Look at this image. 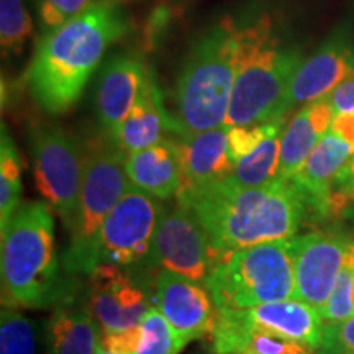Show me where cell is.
Here are the masks:
<instances>
[{
  "label": "cell",
  "instance_id": "74e56055",
  "mask_svg": "<svg viewBox=\"0 0 354 354\" xmlns=\"http://www.w3.org/2000/svg\"><path fill=\"white\" fill-rule=\"evenodd\" d=\"M353 304H354V290H353Z\"/></svg>",
  "mask_w": 354,
  "mask_h": 354
},
{
  "label": "cell",
  "instance_id": "5bb4252c",
  "mask_svg": "<svg viewBox=\"0 0 354 354\" xmlns=\"http://www.w3.org/2000/svg\"><path fill=\"white\" fill-rule=\"evenodd\" d=\"M354 73V48L343 35L330 38L299 66L286 97V113L320 100Z\"/></svg>",
  "mask_w": 354,
  "mask_h": 354
},
{
  "label": "cell",
  "instance_id": "7402d4cb",
  "mask_svg": "<svg viewBox=\"0 0 354 354\" xmlns=\"http://www.w3.org/2000/svg\"><path fill=\"white\" fill-rule=\"evenodd\" d=\"M127 174L131 185L159 201L177 196L183 184V165L177 140L165 138L149 148L128 153Z\"/></svg>",
  "mask_w": 354,
  "mask_h": 354
},
{
  "label": "cell",
  "instance_id": "4fadbf2b",
  "mask_svg": "<svg viewBox=\"0 0 354 354\" xmlns=\"http://www.w3.org/2000/svg\"><path fill=\"white\" fill-rule=\"evenodd\" d=\"M154 307L187 343L214 333L216 308L202 282L162 269L154 286Z\"/></svg>",
  "mask_w": 354,
  "mask_h": 354
},
{
  "label": "cell",
  "instance_id": "f546056e",
  "mask_svg": "<svg viewBox=\"0 0 354 354\" xmlns=\"http://www.w3.org/2000/svg\"><path fill=\"white\" fill-rule=\"evenodd\" d=\"M286 125V118L268 122V123H254V125H241V127H227L228 128V145L230 153L234 161L254 151L263 141L272 135L274 131L282 130Z\"/></svg>",
  "mask_w": 354,
  "mask_h": 354
},
{
  "label": "cell",
  "instance_id": "d6a6232c",
  "mask_svg": "<svg viewBox=\"0 0 354 354\" xmlns=\"http://www.w3.org/2000/svg\"><path fill=\"white\" fill-rule=\"evenodd\" d=\"M141 338V325L138 328H133L128 331H120V333L102 335L100 348L107 349L112 353L120 354H133L136 346H138Z\"/></svg>",
  "mask_w": 354,
  "mask_h": 354
},
{
  "label": "cell",
  "instance_id": "44dd1931",
  "mask_svg": "<svg viewBox=\"0 0 354 354\" xmlns=\"http://www.w3.org/2000/svg\"><path fill=\"white\" fill-rule=\"evenodd\" d=\"M167 130L174 133V120L172 115L167 113L161 88L149 71L131 112L123 120L113 138L128 154L162 141Z\"/></svg>",
  "mask_w": 354,
  "mask_h": 354
},
{
  "label": "cell",
  "instance_id": "e575fe53",
  "mask_svg": "<svg viewBox=\"0 0 354 354\" xmlns=\"http://www.w3.org/2000/svg\"><path fill=\"white\" fill-rule=\"evenodd\" d=\"M330 130H333L336 135L342 136L354 154V112L335 115Z\"/></svg>",
  "mask_w": 354,
  "mask_h": 354
},
{
  "label": "cell",
  "instance_id": "7c38bea8",
  "mask_svg": "<svg viewBox=\"0 0 354 354\" xmlns=\"http://www.w3.org/2000/svg\"><path fill=\"white\" fill-rule=\"evenodd\" d=\"M349 243L333 232H310L292 238L295 299L320 312L342 271Z\"/></svg>",
  "mask_w": 354,
  "mask_h": 354
},
{
  "label": "cell",
  "instance_id": "4dcf8cb0",
  "mask_svg": "<svg viewBox=\"0 0 354 354\" xmlns=\"http://www.w3.org/2000/svg\"><path fill=\"white\" fill-rule=\"evenodd\" d=\"M354 351V315L336 323H325L322 343L315 354H348Z\"/></svg>",
  "mask_w": 354,
  "mask_h": 354
},
{
  "label": "cell",
  "instance_id": "ac0fdd59",
  "mask_svg": "<svg viewBox=\"0 0 354 354\" xmlns=\"http://www.w3.org/2000/svg\"><path fill=\"white\" fill-rule=\"evenodd\" d=\"M102 331L97 323L87 290L86 297L71 289L55 305L46 325V354H95Z\"/></svg>",
  "mask_w": 354,
  "mask_h": 354
},
{
  "label": "cell",
  "instance_id": "9c48e42d",
  "mask_svg": "<svg viewBox=\"0 0 354 354\" xmlns=\"http://www.w3.org/2000/svg\"><path fill=\"white\" fill-rule=\"evenodd\" d=\"M158 274L145 264H99L88 272L87 297L102 335L138 328L154 305Z\"/></svg>",
  "mask_w": 354,
  "mask_h": 354
},
{
  "label": "cell",
  "instance_id": "83f0119b",
  "mask_svg": "<svg viewBox=\"0 0 354 354\" xmlns=\"http://www.w3.org/2000/svg\"><path fill=\"white\" fill-rule=\"evenodd\" d=\"M354 290V243L348 246L346 256H344L342 271H339L336 282L331 290L328 300L320 308V315L325 323H336L346 320L354 315L353 304Z\"/></svg>",
  "mask_w": 354,
  "mask_h": 354
},
{
  "label": "cell",
  "instance_id": "277c9868",
  "mask_svg": "<svg viewBox=\"0 0 354 354\" xmlns=\"http://www.w3.org/2000/svg\"><path fill=\"white\" fill-rule=\"evenodd\" d=\"M240 59L236 19L223 17L194 43L176 87L174 133L179 136L223 127Z\"/></svg>",
  "mask_w": 354,
  "mask_h": 354
},
{
  "label": "cell",
  "instance_id": "8fae6325",
  "mask_svg": "<svg viewBox=\"0 0 354 354\" xmlns=\"http://www.w3.org/2000/svg\"><path fill=\"white\" fill-rule=\"evenodd\" d=\"M161 209L156 197L130 185L102 223L92 251L91 272L99 264L131 266L145 261Z\"/></svg>",
  "mask_w": 354,
  "mask_h": 354
},
{
  "label": "cell",
  "instance_id": "52a82bcc",
  "mask_svg": "<svg viewBox=\"0 0 354 354\" xmlns=\"http://www.w3.org/2000/svg\"><path fill=\"white\" fill-rule=\"evenodd\" d=\"M127 156L120 145L107 133L84 154L77 223L63 256L66 272H91L92 251L102 223L131 185L127 174Z\"/></svg>",
  "mask_w": 354,
  "mask_h": 354
},
{
  "label": "cell",
  "instance_id": "603a6c76",
  "mask_svg": "<svg viewBox=\"0 0 354 354\" xmlns=\"http://www.w3.org/2000/svg\"><path fill=\"white\" fill-rule=\"evenodd\" d=\"M284 128L269 135L254 151L238 159L233 174L228 177L227 183L238 187H261L276 180Z\"/></svg>",
  "mask_w": 354,
  "mask_h": 354
},
{
  "label": "cell",
  "instance_id": "d6986e66",
  "mask_svg": "<svg viewBox=\"0 0 354 354\" xmlns=\"http://www.w3.org/2000/svg\"><path fill=\"white\" fill-rule=\"evenodd\" d=\"M351 156V148L342 136L336 135L333 130L325 133L299 174L290 180L299 190L305 209L318 216L330 215L333 180Z\"/></svg>",
  "mask_w": 354,
  "mask_h": 354
},
{
  "label": "cell",
  "instance_id": "30bf717a",
  "mask_svg": "<svg viewBox=\"0 0 354 354\" xmlns=\"http://www.w3.org/2000/svg\"><path fill=\"white\" fill-rule=\"evenodd\" d=\"M218 259L197 215L176 202L161 209L151 248L141 264L154 274L167 269L203 284Z\"/></svg>",
  "mask_w": 354,
  "mask_h": 354
},
{
  "label": "cell",
  "instance_id": "8d00e7d4",
  "mask_svg": "<svg viewBox=\"0 0 354 354\" xmlns=\"http://www.w3.org/2000/svg\"><path fill=\"white\" fill-rule=\"evenodd\" d=\"M95 354H120V353H112V351H107V349H104V348H99V351H97Z\"/></svg>",
  "mask_w": 354,
  "mask_h": 354
},
{
  "label": "cell",
  "instance_id": "ffe728a7",
  "mask_svg": "<svg viewBox=\"0 0 354 354\" xmlns=\"http://www.w3.org/2000/svg\"><path fill=\"white\" fill-rule=\"evenodd\" d=\"M335 112L326 97L304 105L287 123L281 138L277 179L290 183L325 133L330 130Z\"/></svg>",
  "mask_w": 354,
  "mask_h": 354
},
{
  "label": "cell",
  "instance_id": "f35d334b",
  "mask_svg": "<svg viewBox=\"0 0 354 354\" xmlns=\"http://www.w3.org/2000/svg\"><path fill=\"white\" fill-rule=\"evenodd\" d=\"M348 354H354V351H351V353H348Z\"/></svg>",
  "mask_w": 354,
  "mask_h": 354
},
{
  "label": "cell",
  "instance_id": "4316f807",
  "mask_svg": "<svg viewBox=\"0 0 354 354\" xmlns=\"http://www.w3.org/2000/svg\"><path fill=\"white\" fill-rule=\"evenodd\" d=\"M35 325L17 310V305L3 304L0 315V354H35Z\"/></svg>",
  "mask_w": 354,
  "mask_h": 354
},
{
  "label": "cell",
  "instance_id": "8992f818",
  "mask_svg": "<svg viewBox=\"0 0 354 354\" xmlns=\"http://www.w3.org/2000/svg\"><path fill=\"white\" fill-rule=\"evenodd\" d=\"M203 286L216 308L243 310L295 299L292 240L259 243L221 256Z\"/></svg>",
  "mask_w": 354,
  "mask_h": 354
},
{
  "label": "cell",
  "instance_id": "f1b7e54d",
  "mask_svg": "<svg viewBox=\"0 0 354 354\" xmlns=\"http://www.w3.org/2000/svg\"><path fill=\"white\" fill-rule=\"evenodd\" d=\"M94 3V0H38L37 10L41 37L61 28Z\"/></svg>",
  "mask_w": 354,
  "mask_h": 354
},
{
  "label": "cell",
  "instance_id": "5b68a950",
  "mask_svg": "<svg viewBox=\"0 0 354 354\" xmlns=\"http://www.w3.org/2000/svg\"><path fill=\"white\" fill-rule=\"evenodd\" d=\"M51 205L26 202L2 233L3 300L28 308L57 305L73 287L59 276Z\"/></svg>",
  "mask_w": 354,
  "mask_h": 354
},
{
  "label": "cell",
  "instance_id": "2e32d148",
  "mask_svg": "<svg viewBox=\"0 0 354 354\" xmlns=\"http://www.w3.org/2000/svg\"><path fill=\"white\" fill-rule=\"evenodd\" d=\"M177 146L183 165V184L179 192L209 187L223 183L233 174L236 161L230 153L228 128L225 125L196 135L180 136Z\"/></svg>",
  "mask_w": 354,
  "mask_h": 354
},
{
  "label": "cell",
  "instance_id": "7a4b0ae2",
  "mask_svg": "<svg viewBox=\"0 0 354 354\" xmlns=\"http://www.w3.org/2000/svg\"><path fill=\"white\" fill-rule=\"evenodd\" d=\"M128 30L125 12L115 3L95 2L76 19L39 39L26 73L30 94L48 113H64L112 43Z\"/></svg>",
  "mask_w": 354,
  "mask_h": 354
},
{
  "label": "cell",
  "instance_id": "d590c367",
  "mask_svg": "<svg viewBox=\"0 0 354 354\" xmlns=\"http://www.w3.org/2000/svg\"><path fill=\"white\" fill-rule=\"evenodd\" d=\"M286 354H315L313 351H310V349L300 346V344H292V346L289 348V351H287Z\"/></svg>",
  "mask_w": 354,
  "mask_h": 354
},
{
  "label": "cell",
  "instance_id": "9a60e30c",
  "mask_svg": "<svg viewBox=\"0 0 354 354\" xmlns=\"http://www.w3.org/2000/svg\"><path fill=\"white\" fill-rule=\"evenodd\" d=\"M232 310L250 328L286 339L315 353L323 338L325 322L318 308L299 299L261 304L258 307Z\"/></svg>",
  "mask_w": 354,
  "mask_h": 354
},
{
  "label": "cell",
  "instance_id": "d4e9b609",
  "mask_svg": "<svg viewBox=\"0 0 354 354\" xmlns=\"http://www.w3.org/2000/svg\"><path fill=\"white\" fill-rule=\"evenodd\" d=\"M185 344L184 336L153 305L141 322V338L133 354H179Z\"/></svg>",
  "mask_w": 354,
  "mask_h": 354
},
{
  "label": "cell",
  "instance_id": "484cf974",
  "mask_svg": "<svg viewBox=\"0 0 354 354\" xmlns=\"http://www.w3.org/2000/svg\"><path fill=\"white\" fill-rule=\"evenodd\" d=\"M32 33V17L24 0H0V43L3 56L21 55Z\"/></svg>",
  "mask_w": 354,
  "mask_h": 354
},
{
  "label": "cell",
  "instance_id": "3957f363",
  "mask_svg": "<svg viewBox=\"0 0 354 354\" xmlns=\"http://www.w3.org/2000/svg\"><path fill=\"white\" fill-rule=\"evenodd\" d=\"M240 59L225 127L254 125L286 118L290 81L304 63L269 12H245L236 19Z\"/></svg>",
  "mask_w": 354,
  "mask_h": 354
},
{
  "label": "cell",
  "instance_id": "e0dca14e",
  "mask_svg": "<svg viewBox=\"0 0 354 354\" xmlns=\"http://www.w3.org/2000/svg\"><path fill=\"white\" fill-rule=\"evenodd\" d=\"M149 69L135 56H113L100 73L97 87V115L104 131L113 136L131 112Z\"/></svg>",
  "mask_w": 354,
  "mask_h": 354
},
{
  "label": "cell",
  "instance_id": "ba28073f",
  "mask_svg": "<svg viewBox=\"0 0 354 354\" xmlns=\"http://www.w3.org/2000/svg\"><path fill=\"white\" fill-rule=\"evenodd\" d=\"M37 187L69 233L76 230L84 177V156L59 127H37L30 135Z\"/></svg>",
  "mask_w": 354,
  "mask_h": 354
},
{
  "label": "cell",
  "instance_id": "6da1fadb",
  "mask_svg": "<svg viewBox=\"0 0 354 354\" xmlns=\"http://www.w3.org/2000/svg\"><path fill=\"white\" fill-rule=\"evenodd\" d=\"M176 197L197 215L220 258L259 243L292 240L307 214L295 185L281 179L261 187L223 180Z\"/></svg>",
  "mask_w": 354,
  "mask_h": 354
},
{
  "label": "cell",
  "instance_id": "836d02e7",
  "mask_svg": "<svg viewBox=\"0 0 354 354\" xmlns=\"http://www.w3.org/2000/svg\"><path fill=\"white\" fill-rule=\"evenodd\" d=\"M335 115L354 112V73L336 86L326 95Z\"/></svg>",
  "mask_w": 354,
  "mask_h": 354
},
{
  "label": "cell",
  "instance_id": "1f68e13d",
  "mask_svg": "<svg viewBox=\"0 0 354 354\" xmlns=\"http://www.w3.org/2000/svg\"><path fill=\"white\" fill-rule=\"evenodd\" d=\"M354 202V154L338 171L330 196V215L343 212Z\"/></svg>",
  "mask_w": 354,
  "mask_h": 354
},
{
  "label": "cell",
  "instance_id": "cb8c5ba5",
  "mask_svg": "<svg viewBox=\"0 0 354 354\" xmlns=\"http://www.w3.org/2000/svg\"><path fill=\"white\" fill-rule=\"evenodd\" d=\"M21 196V159L10 133L2 125L0 136V232L19 209Z\"/></svg>",
  "mask_w": 354,
  "mask_h": 354
}]
</instances>
